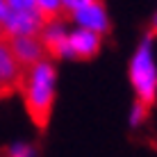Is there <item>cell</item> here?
I'll use <instances>...</instances> for the list:
<instances>
[{"label":"cell","mask_w":157,"mask_h":157,"mask_svg":"<svg viewBox=\"0 0 157 157\" xmlns=\"http://www.w3.org/2000/svg\"><path fill=\"white\" fill-rule=\"evenodd\" d=\"M130 84L134 89L137 102L150 107L157 100V59L153 50V36H144L139 46L134 48V55L130 59Z\"/></svg>","instance_id":"2"},{"label":"cell","mask_w":157,"mask_h":157,"mask_svg":"<svg viewBox=\"0 0 157 157\" xmlns=\"http://www.w3.org/2000/svg\"><path fill=\"white\" fill-rule=\"evenodd\" d=\"M23 73H25L23 66L12 55V48H9L7 39L0 36V94H7V91L21 86Z\"/></svg>","instance_id":"7"},{"label":"cell","mask_w":157,"mask_h":157,"mask_svg":"<svg viewBox=\"0 0 157 157\" xmlns=\"http://www.w3.org/2000/svg\"><path fill=\"white\" fill-rule=\"evenodd\" d=\"M71 21L75 23V28L96 32V34H100V36L109 32V14H107L105 5H102L100 0L86 5L82 9H78L75 14H71Z\"/></svg>","instance_id":"5"},{"label":"cell","mask_w":157,"mask_h":157,"mask_svg":"<svg viewBox=\"0 0 157 157\" xmlns=\"http://www.w3.org/2000/svg\"><path fill=\"white\" fill-rule=\"evenodd\" d=\"M7 12H9L7 2H5V0H0V25H2V21H5V16H7Z\"/></svg>","instance_id":"14"},{"label":"cell","mask_w":157,"mask_h":157,"mask_svg":"<svg viewBox=\"0 0 157 157\" xmlns=\"http://www.w3.org/2000/svg\"><path fill=\"white\" fill-rule=\"evenodd\" d=\"M146 116H148V107L141 105V102H134V105H132V112H130V125H132V128H139V125L146 121Z\"/></svg>","instance_id":"11"},{"label":"cell","mask_w":157,"mask_h":157,"mask_svg":"<svg viewBox=\"0 0 157 157\" xmlns=\"http://www.w3.org/2000/svg\"><path fill=\"white\" fill-rule=\"evenodd\" d=\"M102 36L96 32L75 28L68 30V50H71V59H91L100 52Z\"/></svg>","instance_id":"8"},{"label":"cell","mask_w":157,"mask_h":157,"mask_svg":"<svg viewBox=\"0 0 157 157\" xmlns=\"http://www.w3.org/2000/svg\"><path fill=\"white\" fill-rule=\"evenodd\" d=\"M39 39H41V43H43V48H46L48 55L71 59V50H68V30H66V25H64L62 18L46 21Z\"/></svg>","instance_id":"4"},{"label":"cell","mask_w":157,"mask_h":157,"mask_svg":"<svg viewBox=\"0 0 157 157\" xmlns=\"http://www.w3.org/2000/svg\"><path fill=\"white\" fill-rule=\"evenodd\" d=\"M9 12H36V0H5Z\"/></svg>","instance_id":"12"},{"label":"cell","mask_w":157,"mask_h":157,"mask_svg":"<svg viewBox=\"0 0 157 157\" xmlns=\"http://www.w3.org/2000/svg\"><path fill=\"white\" fill-rule=\"evenodd\" d=\"M46 18L39 12H7L2 25H0V36L2 39H18V36H39Z\"/></svg>","instance_id":"3"},{"label":"cell","mask_w":157,"mask_h":157,"mask_svg":"<svg viewBox=\"0 0 157 157\" xmlns=\"http://www.w3.org/2000/svg\"><path fill=\"white\" fill-rule=\"evenodd\" d=\"M91 2H98V0H62V12H68V14H75L78 9L86 7Z\"/></svg>","instance_id":"13"},{"label":"cell","mask_w":157,"mask_h":157,"mask_svg":"<svg viewBox=\"0 0 157 157\" xmlns=\"http://www.w3.org/2000/svg\"><path fill=\"white\" fill-rule=\"evenodd\" d=\"M7 43L12 48V55L16 57V62L23 66V71H28L34 64L43 62L48 55L39 36H18V39H9Z\"/></svg>","instance_id":"6"},{"label":"cell","mask_w":157,"mask_h":157,"mask_svg":"<svg viewBox=\"0 0 157 157\" xmlns=\"http://www.w3.org/2000/svg\"><path fill=\"white\" fill-rule=\"evenodd\" d=\"M36 12L46 21H55L62 16V0H36Z\"/></svg>","instance_id":"9"},{"label":"cell","mask_w":157,"mask_h":157,"mask_svg":"<svg viewBox=\"0 0 157 157\" xmlns=\"http://www.w3.org/2000/svg\"><path fill=\"white\" fill-rule=\"evenodd\" d=\"M7 157H36V150H34L32 144L18 141V144H14V146L7 148Z\"/></svg>","instance_id":"10"},{"label":"cell","mask_w":157,"mask_h":157,"mask_svg":"<svg viewBox=\"0 0 157 157\" xmlns=\"http://www.w3.org/2000/svg\"><path fill=\"white\" fill-rule=\"evenodd\" d=\"M153 28H155V32H157V12H155V18H153Z\"/></svg>","instance_id":"15"},{"label":"cell","mask_w":157,"mask_h":157,"mask_svg":"<svg viewBox=\"0 0 157 157\" xmlns=\"http://www.w3.org/2000/svg\"><path fill=\"white\" fill-rule=\"evenodd\" d=\"M21 94H23L28 116L34 121V125L46 128L50 121L55 96H57V68L50 57H46L43 62L34 64L23 73Z\"/></svg>","instance_id":"1"}]
</instances>
